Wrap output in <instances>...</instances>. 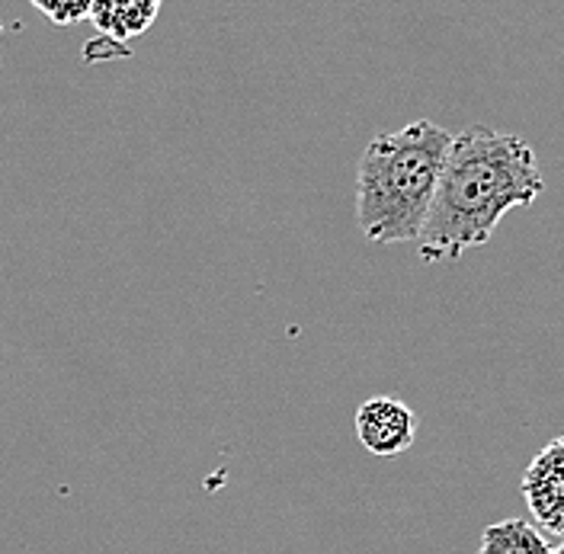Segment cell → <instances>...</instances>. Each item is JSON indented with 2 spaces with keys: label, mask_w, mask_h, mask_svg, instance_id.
<instances>
[{
  "label": "cell",
  "mask_w": 564,
  "mask_h": 554,
  "mask_svg": "<svg viewBox=\"0 0 564 554\" xmlns=\"http://www.w3.org/2000/svg\"><path fill=\"white\" fill-rule=\"evenodd\" d=\"M545 193L527 139L481 122L453 135L449 161L421 231L423 263L458 260L491 241L510 208L532 206Z\"/></svg>",
  "instance_id": "cell-1"
},
{
  "label": "cell",
  "mask_w": 564,
  "mask_h": 554,
  "mask_svg": "<svg viewBox=\"0 0 564 554\" xmlns=\"http://www.w3.org/2000/svg\"><path fill=\"white\" fill-rule=\"evenodd\" d=\"M453 135L414 119L366 144L356 164V225L372 243H417L449 161Z\"/></svg>",
  "instance_id": "cell-2"
},
{
  "label": "cell",
  "mask_w": 564,
  "mask_h": 554,
  "mask_svg": "<svg viewBox=\"0 0 564 554\" xmlns=\"http://www.w3.org/2000/svg\"><path fill=\"white\" fill-rule=\"evenodd\" d=\"M523 497L535 525L564 539V436L535 452L523 475Z\"/></svg>",
  "instance_id": "cell-3"
},
{
  "label": "cell",
  "mask_w": 564,
  "mask_h": 554,
  "mask_svg": "<svg viewBox=\"0 0 564 554\" xmlns=\"http://www.w3.org/2000/svg\"><path fill=\"white\" fill-rule=\"evenodd\" d=\"M356 439L379 458H394L417 439V414L398 398H369L356 411Z\"/></svg>",
  "instance_id": "cell-4"
},
{
  "label": "cell",
  "mask_w": 564,
  "mask_h": 554,
  "mask_svg": "<svg viewBox=\"0 0 564 554\" xmlns=\"http://www.w3.org/2000/svg\"><path fill=\"white\" fill-rule=\"evenodd\" d=\"M164 0H94L90 23L109 42H129L135 35L148 33L161 13Z\"/></svg>",
  "instance_id": "cell-5"
},
{
  "label": "cell",
  "mask_w": 564,
  "mask_h": 554,
  "mask_svg": "<svg viewBox=\"0 0 564 554\" xmlns=\"http://www.w3.org/2000/svg\"><path fill=\"white\" fill-rule=\"evenodd\" d=\"M475 554H555L549 539L539 532V525L529 520L491 522L481 532Z\"/></svg>",
  "instance_id": "cell-6"
},
{
  "label": "cell",
  "mask_w": 564,
  "mask_h": 554,
  "mask_svg": "<svg viewBox=\"0 0 564 554\" xmlns=\"http://www.w3.org/2000/svg\"><path fill=\"white\" fill-rule=\"evenodd\" d=\"M30 3L55 26H74L90 20V7H94V0H30Z\"/></svg>",
  "instance_id": "cell-7"
},
{
  "label": "cell",
  "mask_w": 564,
  "mask_h": 554,
  "mask_svg": "<svg viewBox=\"0 0 564 554\" xmlns=\"http://www.w3.org/2000/svg\"><path fill=\"white\" fill-rule=\"evenodd\" d=\"M555 554H564V539H562V545H558V548H555Z\"/></svg>",
  "instance_id": "cell-8"
},
{
  "label": "cell",
  "mask_w": 564,
  "mask_h": 554,
  "mask_svg": "<svg viewBox=\"0 0 564 554\" xmlns=\"http://www.w3.org/2000/svg\"><path fill=\"white\" fill-rule=\"evenodd\" d=\"M0 39H3V26H0Z\"/></svg>",
  "instance_id": "cell-9"
}]
</instances>
